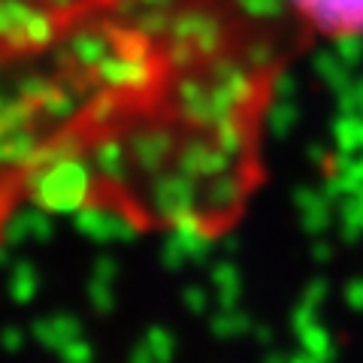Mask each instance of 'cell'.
Returning a JSON list of instances; mask_svg holds the SVG:
<instances>
[{
  "label": "cell",
  "mask_w": 363,
  "mask_h": 363,
  "mask_svg": "<svg viewBox=\"0 0 363 363\" xmlns=\"http://www.w3.org/2000/svg\"><path fill=\"white\" fill-rule=\"evenodd\" d=\"M297 25L318 40H363V0H285Z\"/></svg>",
  "instance_id": "1"
}]
</instances>
